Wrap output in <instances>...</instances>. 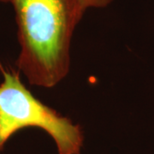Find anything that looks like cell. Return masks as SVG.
<instances>
[{
	"label": "cell",
	"instance_id": "1",
	"mask_svg": "<svg viewBox=\"0 0 154 154\" xmlns=\"http://www.w3.org/2000/svg\"><path fill=\"white\" fill-rule=\"evenodd\" d=\"M21 51L18 70L28 82L54 88L69 74L74 31L82 19L74 0H11Z\"/></svg>",
	"mask_w": 154,
	"mask_h": 154
},
{
	"label": "cell",
	"instance_id": "2",
	"mask_svg": "<svg viewBox=\"0 0 154 154\" xmlns=\"http://www.w3.org/2000/svg\"><path fill=\"white\" fill-rule=\"evenodd\" d=\"M0 153L16 133L31 127L47 133L58 154H81L82 127L35 98L22 83L19 70L0 63Z\"/></svg>",
	"mask_w": 154,
	"mask_h": 154
},
{
	"label": "cell",
	"instance_id": "3",
	"mask_svg": "<svg viewBox=\"0 0 154 154\" xmlns=\"http://www.w3.org/2000/svg\"><path fill=\"white\" fill-rule=\"evenodd\" d=\"M77 6V9L82 16L89 9H101L105 8L113 2V0H74Z\"/></svg>",
	"mask_w": 154,
	"mask_h": 154
},
{
	"label": "cell",
	"instance_id": "4",
	"mask_svg": "<svg viewBox=\"0 0 154 154\" xmlns=\"http://www.w3.org/2000/svg\"><path fill=\"white\" fill-rule=\"evenodd\" d=\"M0 2H3V3H11V0H0Z\"/></svg>",
	"mask_w": 154,
	"mask_h": 154
}]
</instances>
